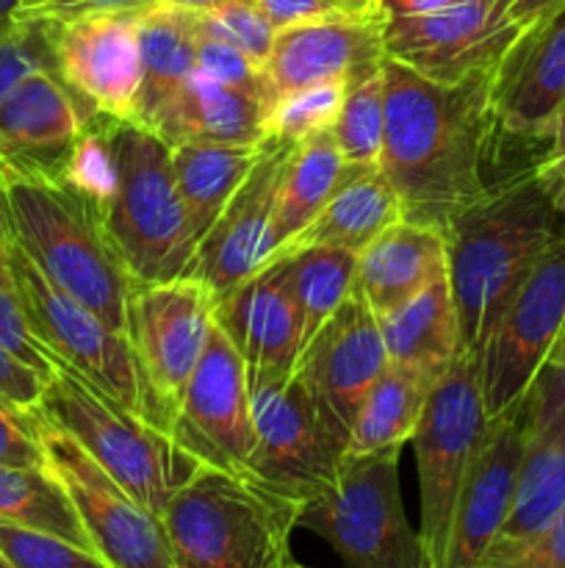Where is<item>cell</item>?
<instances>
[{
	"label": "cell",
	"mask_w": 565,
	"mask_h": 568,
	"mask_svg": "<svg viewBox=\"0 0 565 568\" xmlns=\"http://www.w3.org/2000/svg\"><path fill=\"white\" fill-rule=\"evenodd\" d=\"M0 568H17L14 564H11V560H9V555H6L3 549H0Z\"/></svg>",
	"instance_id": "obj_56"
},
{
	"label": "cell",
	"mask_w": 565,
	"mask_h": 568,
	"mask_svg": "<svg viewBox=\"0 0 565 568\" xmlns=\"http://www.w3.org/2000/svg\"><path fill=\"white\" fill-rule=\"evenodd\" d=\"M50 381L53 377L39 375L37 369L22 364L14 353H9L0 344V397H6L11 405L25 410V414H33V410L42 408V399Z\"/></svg>",
	"instance_id": "obj_46"
},
{
	"label": "cell",
	"mask_w": 565,
	"mask_h": 568,
	"mask_svg": "<svg viewBox=\"0 0 565 568\" xmlns=\"http://www.w3.org/2000/svg\"><path fill=\"white\" fill-rule=\"evenodd\" d=\"M355 6H363V9H382V0H349Z\"/></svg>",
	"instance_id": "obj_54"
},
{
	"label": "cell",
	"mask_w": 565,
	"mask_h": 568,
	"mask_svg": "<svg viewBox=\"0 0 565 568\" xmlns=\"http://www.w3.org/2000/svg\"><path fill=\"white\" fill-rule=\"evenodd\" d=\"M194 17L205 33L236 44L255 64H266L277 31L266 20L264 11L255 6V0H230V3L214 6V9L194 11Z\"/></svg>",
	"instance_id": "obj_38"
},
{
	"label": "cell",
	"mask_w": 565,
	"mask_h": 568,
	"mask_svg": "<svg viewBox=\"0 0 565 568\" xmlns=\"http://www.w3.org/2000/svg\"><path fill=\"white\" fill-rule=\"evenodd\" d=\"M452 3H460V0H382V11H386L388 17H404L424 14V11H435Z\"/></svg>",
	"instance_id": "obj_51"
},
{
	"label": "cell",
	"mask_w": 565,
	"mask_h": 568,
	"mask_svg": "<svg viewBox=\"0 0 565 568\" xmlns=\"http://www.w3.org/2000/svg\"><path fill=\"white\" fill-rule=\"evenodd\" d=\"M476 353H460L435 383L413 433L421 488V568H441L460 488L487 430Z\"/></svg>",
	"instance_id": "obj_8"
},
{
	"label": "cell",
	"mask_w": 565,
	"mask_h": 568,
	"mask_svg": "<svg viewBox=\"0 0 565 568\" xmlns=\"http://www.w3.org/2000/svg\"><path fill=\"white\" fill-rule=\"evenodd\" d=\"M0 344L9 353H14L22 364L37 369L39 375L53 377V372L59 369V361L39 342L37 333L31 331V322H28L25 311L20 308L14 294L6 292L3 286H0Z\"/></svg>",
	"instance_id": "obj_41"
},
{
	"label": "cell",
	"mask_w": 565,
	"mask_h": 568,
	"mask_svg": "<svg viewBox=\"0 0 565 568\" xmlns=\"http://www.w3.org/2000/svg\"><path fill=\"white\" fill-rule=\"evenodd\" d=\"M291 142L266 139V150L253 166L230 203L210 225L203 242L194 250L183 275L194 277L210 292H230L242 281L271 261V216H275V197L280 186L282 164L288 159Z\"/></svg>",
	"instance_id": "obj_19"
},
{
	"label": "cell",
	"mask_w": 565,
	"mask_h": 568,
	"mask_svg": "<svg viewBox=\"0 0 565 568\" xmlns=\"http://www.w3.org/2000/svg\"><path fill=\"white\" fill-rule=\"evenodd\" d=\"M247 381L255 433L247 475L302 508L336 477L341 453L294 372L247 369Z\"/></svg>",
	"instance_id": "obj_11"
},
{
	"label": "cell",
	"mask_w": 565,
	"mask_h": 568,
	"mask_svg": "<svg viewBox=\"0 0 565 568\" xmlns=\"http://www.w3.org/2000/svg\"><path fill=\"white\" fill-rule=\"evenodd\" d=\"M83 120L86 114L55 72H31L0 105V161L64 164Z\"/></svg>",
	"instance_id": "obj_23"
},
{
	"label": "cell",
	"mask_w": 565,
	"mask_h": 568,
	"mask_svg": "<svg viewBox=\"0 0 565 568\" xmlns=\"http://www.w3.org/2000/svg\"><path fill=\"white\" fill-rule=\"evenodd\" d=\"M386 366L380 322L363 294L352 286L336 314L299 349L294 364V377L314 399L321 425L341 458L360 403Z\"/></svg>",
	"instance_id": "obj_14"
},
{
	"label": "cell",
	"mask_w": 565,
	"mask_h": 568,
	"mask_svg": "<svg viewBox=\"0 0 565 568\" xmlns=\"http://www.w3.org/2000/svg\"><path fill=\"white\" fill-rule=\"evenodd\" d=\"M264 150L266 139L249 144L186 142L170 148L172 178H175L177 197L186 211L194 244L203 242L210 225L219 220L225 205L258 164Z\"/></svg>",
	"instance_id": "obj_30"
},
{
	"label": "cell",
	"mask_w": 565,
	"mask_h": 568,
	"mask_svg": "<svg viewBox=\"0 0 565 568\" xmlns=\"http://www.w3.org/2000/svg\"><path fill=\"white\" fill-rule=\"evenodd\" d=\"M493 3L460 0L424 14L388 17L386 59L438 83H460L476 72L499 70L524 31L496 17Z\"/></svg>",
	"instance_id": "obj_16"
},
{
	"label": "cell",
	"mask_w": 565,
	"mask_h": 568,
	"mask_svg": "<svg viewBox=\"0 0 565 568\" xmlns=\"http://www.w3.org/2000/svg\"><path fill=\"white\" fill-rule=\"evenodd\" d=\"M565 508V419L530 433L513 508L480 568L507 564L530 547Z\"/></svg>",
	"instance_id": "obj_26"
},
{
	"label": "cell",
	"mask_w": 565,
	"mask_h": 568,
	"mask_svg": "<svg viewBox=\"0 0 565 568\" xmlns=\"http://www.w3.org/2000/svg\"><path fill=\"white\" fill-rule=\"evenodd\" d=\"M537 166L565 189V103L559 105L557 116H554L552 131H548L546 153L537 159Z\"/></svg>",
	"instance_id": "obj_49"
},
{
	"label": "cell",
	"mask_w": 565,
	"mask_h": 568,
	"mask_svg": "<svg viewBox=\"0 0 565 568\" xmlns=\"http://www.w3.org/2000/svg\"><path fill=\"white\" fill-rule=\"evenodd\" d=\"M11 247H14V236H11L9 216H6L3 197H0V286L17 297L14 277H11Z\"/></svg>",
	"instance_id": "obj_50"
},
{
	"label": "cell",
	"mask_w": 565,
	"mask_h": 568,
	"mask_svg": "<svg viewBox=\"0 0 565 568\" xmlns=\"http://www.w3.org/2000/svg\"><path fill=\"white\" fill-rule=\"evenodd\" d=\"M446 275V233L399 220L358 253L355 288L374 316L402 308Z\"/></svg>",
	"instance_id": "obj_24"
},
{
	"label": "cell",
	"mask_w": 565,
	"mask_h": 568,
	"mask_svg": "<svg viewBox=\"0 0 565 568\" xmlns=\"http://www.w3.org/2000/svg\"><path fill=\"white\" fill-rule=\"evenodd\" d=\"M565 322V233L537 258L487 327L476 375L487 419L524 399Z\"/></svg>",
	"instance_id": "obj_10"
},
{
	"label": "cell",
	"mask_w": 565,
	"mask_h": 568,
	"mask_svg": "<svg viewBox=\"0 0 565 568\" xmlns=\"http://www.w3.org/2000/svg\"><path fill=\"white\" fill-rule=\"evenodd\" d=\"M55 75L83 114L131 120L142 83L138 11L53 22Z\"/></svg>",
	"instance_id": "obj_17"
},
{
	"label": "cell",
	"mask_w": 565,
	"mask_h": 568,
	"mask_svg": "<svg viewBox=\"0 0 565 568\" xmlns=\"http://www.w3.org/2000/svg\"><path fill=\"white\" fill-rule=\"evenodd\" d=\"M286 568H308V566H302V564H297V560H288V564H286Z\"/></svg>",
	"instance_id": "obj_57"
},
{
	"label": "cell",
	"mask_w": 565,
	"mask_h": 568,
	"mask_svg": "<svg viewBox=\"0 0 565 568\" xmlns=\"http://www.w3.org/2000/svg\"><path fill=\"white\" fill-rule=\"evenodd\" d=\"M565 103V9L526 31L496 70L493 111L499 133L521 142H548Z\"/></svg>",
	"instance_id": "obj_22"
},
{
	"label": "cell",
	"mask_w": 565,
	"mask_h": 568,
	"mask_svg": "<svg viewBox=\"0 0 565 568\" xmlns=\"http://www.w3.org/2000/svg\"><path fill=\"white\" fill-rule=\"evenodd\" d=\"M291 288L302 314V347L349 297L358 272V253L343 247H308L286 255Z\"/></svg>",
	"instance_id": "obj_34"
},
{
	"label": "cell",
	"mask_w": 565,
	"mask_h": 568,
	"mask_svg": "<svg viewBox=\"0 0 565 568\" xmlns=\"http://www.w3.org/2000/svg\"><path fill=\"white\" fill-rule=\"evenodd\" d=\"M39 410L64 427L153 516H161L172 494L203 466L172 433L122 408L64 364L53 372Z\"/></svg>",
	"instance_id": "obj_6"
},
{
	"label": "cell",
	"mask_w": 565,
	"mask_h": 568,
	"mask_svg": "<svg viewBox=\"0 0 565 568\" xmlns=\"http://www.w3.org/2000/svg\"><path fill=\"white\" fill-rule=\"evenodd\" d=\"M39 70L55 72L53 22L17 20L0 31V105L22 78Z\"/></svg>",
	"instance_id": "obj_37"
},
{
	"label": "cell",
	"mask_w": 565,
	"mask_h": 568,
	"mask_svg": "<svg viewBox=\"0 0 565 568\" xmlns=\"http://www.w3.org/2000/svg\"><path fill=\"white\" fill-rule=\"evenodd\" d=\"M565 349V322H563V331H559V336H557V342H554V347H552V353H563ZM548 353V355H552Z\"/></svg>",
	"instance_id": "obj_55"
},
{
	"label": "cell",
	"mask_w": 565,
	"mask_h": 568,
	"mask_svg": "<svg viewBox=\"0 0 565 568\" xmlns=\"http://www.w3.org/2000/svg\"><path fill=\"white\" fill-rule=\"evenodd\" d=\"M214 316L249 372L291 375L302 349V314L288 258H271L255 275L219 294Z\"/></svg>",
	"instance_id": "obj_21"
},
{
	"label": "cell",
	"mask_w": 565,
	"mask_h": 568,
	"mask_svg": "<svg viewBox=\"0 0 565 568\" xmlns=\"http://www.w3.org/2000/svg\"><path fill=\"white\" fill-rule=\"evenodd\" d=\"M343 161L352 166L380 164L386 139V78L380 70L347 83L341 114L330 128Z\"/></svg>",
	"instance_id": "obj_35"
},
{
	"label": "cell",
	"mask_w": 565,
	"mask_h": 568,
	"mask_svg": "<svg viewBox=\"0 0 565 568\" xmlns=\"http://www.w3.org/2000/svg\"><path fill=\"white\" fill-rule=\"evenodd\" d=\"M399 453L343 458L336 477L299 508L297 527L319 536L347 568H421L419 532L399 488Z\"/></svg>",
	"instance_id": "obj_7"
},
{
	"label": "cell",
	"mask_w": 565,
	"mask_h": 568,
	"mask_svg": "<svg viewBox=\"0 0 565 568\" xmlns=\"http://www.w3.org/2000/svg\"><path fill=\"white\" fill-rule=\"evenodd\" d=\"M11 277L17 303L25 311L31 331L59 364L86 377L122 408L161 427L138 361L125 333H116L86 305L61 292L37 261L17 244L11 247ZM164 430V427H161Z\"/></svg>",
	"instance_id": "obj_9"
},
{
	"label": "cell",
	"mask_w": 565,
	"mask_h": 568,
	"mask_svg": "<svg viewBox=\"0 0 565 568\" xmlns=\"http://www.w3.org/2000/svg\"><path fill=\"white\" fill-rule=\"evenodd\" d=\"M153 3L175 6V9H186V11H205V9H214V6L230 3V0H153Z\"/></svg>",
	"instance_id": "obj_52"
},
{
	"label": "cell",
	"mask_w": 565,
	"mask_h": 568,
	"mask_svg": "<svg viewBox=\"0 0 565 568\" xmlns=\"http://www.w3.org/2000/svg\"><path fill=\"white\" fill-rule=\"evenodd\" d=\"M0 549L17 568H111L92 549L0 521Z\"/></svg>",
	"instance_id": "obj_39"
},
{
	"label": "cell",
	"mask_w": 565,
	"mask_h": 568,
	"mask_svg": "<svg viewBox=\"0 0 565 568\" xmlns=\"http://www.w3.org/2000/svg\"><path fill=\"white\" fill-rule=\"evenodd\" d=\"M432 388L435 383L388 364L360 403L358 416L349 427L343 458H360L410 442Z\"/></svg>",
	"instance_id": "obj_32"
},
{
	"label": "cell",
	"mask_w": 565,
	"mask_h": 568,
	"mask_svg": "<svg viewBox=\"0 0 565 568\" xmlns=\"http://www.w3.org/2000/svg\"><path fill=\"white\" fill-rule=\"evenodd\" d=\"M349 81H327L297 89L275 100L264 120V139L277 142H302L314 133L327 131L341 114Z\"/></svg>",
	"instance_id": "obj_36"
},
{
	"label": "cell",
	"mask_w": 565,
	"mask_h": 568,
	"mask_svg": "<svg viewBox=\"0 0 565 568\" xmlns=\"http://www.w3.org/2000/svg\"><path fill=\"white\" fill-rule=\"evenodd\" d=\"M526 442L530 425L524 399L487 422L485 438L476 449L454 505L441 568H480L487 558L513 508Z\"/></svg>",
	"instance_id": "obj_18"
},
{
	"label": "cell",
	"mask_w": 565,
	"mask_h": 568,
	"mask_svg": "<svg viewBox=\"0 0 565 568\" xmlns=\"http://www.w3.org/2000/svg\"><path fill=\"white\" fill-rule=\"evenodd\" d=\"M17 9H20V0H0V31L14 26Z\"/></svg>",
	"instance_id": "obj_53"
},
{
	"label": "cell",
	"mask_w": 565,
	"mask_h": 568,
	"mask_svg": "<svg viewBox=\"0 0 565 568\" xmlns=\"http://www.w3.org/2000/svg\"><path fill=\"white\" fill-rule=\"evenodd\" d=\"M138 61L142 83L131 122L147 131L164 105L197 70V20L194 11L150 3L138 11Z\"/></svg>",
	"instance_id": "obj_29"
},
{
	"label": "cell",
	"mask_w": 565,
	"mask_h": 568,
	"mask_svg": "<svg viewBox=\"0 0 565 568\" xmlns=\"http://www.w3.org/2000/svg\"><path fill=\"white\" fill-rule=\"evenodd\" d=\"M355 170L358 166L343 161L330 128L302 139L288 150L280 186H277L275 216H271V242H275L271 258L288 239L297 236L325 209L327 200Z\"/></svg>",
	"instance_id": "obj_31"
},
{
	"label": "cell",
	"mask_w": 565,
	"mask_h": 568,
	"mask_svg": "<svg viewBox=\"0 0 565 568\" xmlns=\"http://www.w3.org/2000/svg\"><path fill=\"white\" fill-rule=\"evenodd\" d=\"M297 514L249 475L199 466L158 519L175 568H286Z\"/></svg>",
	"instance_id": "obj_4"
},
{
	"label": "cell",
	"mask_w": 565,
	"mask_h": 568,
	"mask_svg": "<svg viewBox=\"0 0 565 568\" xmlns=\"http://www.w3.org/2000/svg\"><path fill=\"white\" fill-rule=\"evenodd\" d=\"M170 433L197 464L247 475L255 444L247 364L216 316Z\"/></svg>",
	"instance_id": "obj_15"
},
{
	"label": "cell",
	"mask_w": 565,
	"mask_h": 568,
	"mask_svg": "<svg viewBox=\"0 0 565 568\" xmlns=\"http://www.w3.org/2000/svg\"><path fill=\"white\" fill-rule=\"evenodd\" d=\"M0 521L48 532L94 552L75 505L50 469L0 466Z\"/></svg>",
	"instance_id": "obj_33"
},
{
	"label": "cell",
	"mask_w": 565,
	"mask_h": 568,
	"mask_svg": "<svg viewBox=\"0 0 565 568\" xmlns=\"http://www.w3.org/2000/svg\"><path fill=\"white\" fill-rule=\"evenodd\" d=\"M388 364L438 383L460 349L458 311H454L449 272L402 308L377 316Z\"/></svg>",
	"instance_id": "obj_28"
},
{
	"label": "cell",
	"mask_w": 565,
	"mask_h": 568,
	"mask_svg": "<svg viewBox=\"0 0 565 568\" xmlns=\"http://www.w3.org/2000/svg\"><path fill=\"white\" fill-rule=\"evenodd\" d=\"M493 568H565V508L530 547Z\"/></svg>",
	"instance_id": "obj_47"
},
{
	"label": "cell",
	"mask_w": 565,
	"mask_h": 568,
	"mask_svg": "<svg viewBox=\"0 0 565 568\" xmlns=\"http://www.w3.org/2000/svg\"><path fill=\"white\" fill-rule=\"evenodd\" d=\"M524 408L530 433L565 419V349L543 361L530 392L524 394Z\"/></svg>",
	"instance_id": "obj_43"
},
{
	"label": "cell",
	"mask_w": 565,
	"mask_h": 568,
	"mask_svg": "<svg viewBox=\"0 0 565 568\" xmlns=\"http://www.w3.org/2000/svg\"><path fill=\"white\" fill-rule=\"evenodd\" d=\"M214 305L216 294L186 275L164 283H136L127 294L125 336L166 433L203 358Z\"/></svg>",
	"instance_id": "obj_13"
},
{
	"label": "cell",
	"mask_w": 565,
	"mask_h": 568,
	"mask_svg": "<svg viewBox=\"0 0 565 568\" xmlns=\"http://www.w3.org/2000/svg\"><path fill=\"white\" fill-rule=\"evenodd\" d=\"M255 6L264 11L275 31L302 26V22L347 20V17H369L382 11L363 9V6H355L349 0H255Z\"/></svg>",
	"instance_id": "obj_44"
},
{
	"label": "cell",
	"mask_w": 565,
	"mask_h": 568,
	"mask_svg": "<svg viewBox=\"0 0 565 568\" xmlns=\"http://www.w3.org/2000/svg\"><path fill=\"white\" fill-rule=\"evenodd\" d=\"M399 220L402 203L380 164L358 166L327 200L325 209L277 250L275 258H286L308 247H343L360 253L371 239Z\"/></svg>",
	"instance_id": "obj_27"
},
{
	"label": "cell",
	"mask_w": 565,
	"mask_h": 568,
	"mask_svg": "<svg viewBox=\"0 0 565 568\" xmlns=\"http://www.w3.org/2000/svg\"><path fill=\"white\" fill-rule=\"evenodd\" d=\"M0 197L11 236L39 270L111 331L125 333L136 281L111 242L100 205L66 178L64 164L0 161Z\"/></svg>",
	"instance_id": "obj_3"
},
{
	"label": "cell",
	"mask_w": 565,
	"mask_h": 568,
	"mask_svg": "<svg viewBox=\"0 0 565 568\" xmlns=\"http://www.w3.org/2000/svg\"><path fill=\"white\" fill-rule=\"evenodd\" d=\"M0 466L48 469V455L33 425V414H25L6 397H0Z\"/></svg>",
	"instance_id": "obj_42"
},
{
	"label": "cell",
	"mask_w": 565,
	"mask_h": 568,
	"mask_svg": "<svg viewBox=\"0 0 565 568\" xmlns=\"http://www.w3.org/2000/svg\"><path fill=\"white\" fill-rule=\"evenodd\" d=\"M266 111L269 109L253 94L194 70L147 131L170 148L186 142H264Z\"/></svg>",
	"instance_id": "obj_25"
},
{
	"label": "cell",
	"mask_w": 565,
	"mask_h": 568,
	"mask_svg": "<svg viewBox=\"0 0 565 568\" xmlns=\"http://www.w3.org/2000/svg\"><path fill=\"white\" fill-rule=\"evenodd\" d=\"M386 139L380 170L402 203V220L438 227L491 186L499 144L496 70L460 83H438L399 61H382Z\"/></svg>",
	"instance_id": "obj_1"
},
{
	"label": "cell",
	"mask_w": 565,
	"mask_h": 568,
	"mask_svg": "<svg viewBox=\"0 0 565 568\" xmlns=\"http://www.w3.org/2000/svg\"><path fill=\"white\" fill-rule=\"evenodd\" d=\"M48 469L64 486L94 552L111 568H175L158 516L136 503L64 427L33 410Z\"/></svg>",
	"instance_id": "obj_12"
},
{
	"label": "cell",
	"mask_w": 565,
	"mask_h": 568,
	"mask_svg": "<svg viewBox=\"0 0 565 568\" xmlns=\"http://www.w3.org/2000/svg\"><path fill=\"white\" fill-rule=\"evenodd\" d=\"M388 14L347 20L302 22L277 31L264 64L271 94L282 98L297 89L327 81H358L386 61Z\"/></svg>",
	"instance_id": "obj_20"
},
{
	"label": "cell",
	"mask_w": 565,
	"mask_h": 568,
	"mask_svg": "<svg viewBox=\"0 0 565 568\" xmlns=\"http://www.w3.org/2000/svg\"><path fill=\"white\" fill-rule=\"evenodd\" d=\"M97 116L114 161V183L103 205L111 242L136 283L175 281L197 244L177 197L170 144L131 120Z\"/></svg>",
	"instance_id": "obj_5"
},
{
	"label": "cell",
	"mask_w": 565,
	"mask_h": 568,
	"mask_svg": "<svg viewBox=\"0 0 565 568\" xmlns=\"http://www.w3.org/2000/svg\"><path fill=\"white\" fill-rule=\"evenodd\" d=\"M563 9L565 0H496V3H493L496 17L513 22V26H518L524 33L543 26L546 20H552V17Z\"/></svg>",
	"instance_id": "obj_48"
},
{
	"label": "cell",
	"mask_w": 565,
	"mask_h": 568,
	"mask_svg": "<svg viewBox=\"0 0 565 568\" xmlns=\"http://www.w3.org/2000/svg\"><path fill=\"white\" fill-rule=\"evenodd\" d=\"M565 189L535 164L499 178L446 227L460 349L476 353L526 272L563 236Z\"/></svg>",
	"instance_id": "obj_2"
},
{
	"label": "cell",
	"mask_w": 565,
	"mask_h": 568,
	"mask_svg": "<svg viewBox=\"0 0 565 568\" xmlns=\"http://www.w3.org/2000/svg\"><path fill=\"white\" fill-rule=\"evenodd\" d=\"M197 20V17H194ZM197 70L208 72L216 81L227 83V87L247 92L258 98L266 109L275 105V94H271L269 81L264 75V67L255 64L244 50L236 44L225 42L219 37H210L197 26Z\"/></svg>",
	"instance_id": "obj_40"
},
{
	"label": "cell",
	"mask_w": 565,
	"mask_h": 568,
	"mask_svg": "<svg viewBox=\"0 0 565 568\" xmlns=\"http://www.w3.org/2000/svg\"><path fill=\"white\" fill-rule=\"evenodd\" d=\"M153 0H20L17 20L72 22L81 17L116 14V11H142Z\"/></svg>",
	"instance_id": "obj_45"
}]
</instances>
